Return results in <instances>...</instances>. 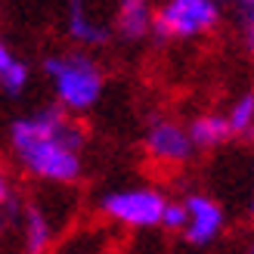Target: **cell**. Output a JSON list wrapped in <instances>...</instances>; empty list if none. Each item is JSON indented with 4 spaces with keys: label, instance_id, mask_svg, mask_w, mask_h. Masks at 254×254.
<instances>
[{
    "label": "cell",
    "instance_id": "1",
    "mask_svg": "<svg viewBox=\"0 0 254 254\" xmlns=\"http://www.w3.org/2000/svg\"><path fill=\"white\" fill-rule=\"evenodd\" d=\"M84 127L65 109H37L9 127V146L25 171L47 183H74L84 174Z\"/></svg>",
    "mask_w": 254,
    "mask_h": 254
},
{
    "label": "cell",
    "instance_id": "2",
    "mask_svg": "<svg viewBox=\"0 0 254 254\" xmlns=\"http://www.w3.org/2000/svg\"><path fill=\"white\" fill-rule=\"evenodd\" d=\"M44 74L59 109H65L68 115H84L90 112L99 96L106 90V74L99 68V62L90 56V50H62L44 59Z\"/></svg>",
    "mask_w": 254,
    "mask_h": 254
},
{
    "label": "cell",
    "instance_id": "3",
    "mask_svg": "<svg viewBox=\"0 0 254 254\" xmlns=\"http://www.w3.org/2000/svg\"><path fill=\"white\" fill-rule=\"evenodd\" d=\"M223 6L217 0H161L155 6L152 34L161 41H201L220 28Z\"/></svg>",
    "mask_w": 254,
    "mask_h": 254
},
{
    "label": "cell",
    "instance_id": "4",
    "mask_svg": "<svg viewBox=\"0 0 254 254\" xmlns=\"http://www.w3.org/2000/svg\"><path fill=\"white\" fill-rule=\"evenodd\" d=\"M164 198L158 189L136 186V189H115V192L103 195L99 211L118 226H133V230H149V226H161L164 214Z\"/></svg>",
    "mask_w": 254,
    "mask_h": 254
},
{
    "label": "cell",
    "instance_id": "5",
    "mask_svg": "<svg viewBox=\"0 0 254 254\" xmlns=\"http://www.w3.org/2000/svg\"><path fill=\"white\" fill-rule=\"evenodd\" d=\"M143 146H146V155L152 161L168 164V168L186 164L192 158V152H195L186 124L174 121V118H152L146 133H143Z\"/></svg>",
    "mask_w": 254,
    "mask_h": 254
},
{
    "label": "cell",
    "instance_id": "6",
    "mask_svg": "<svg viewBox=\"0 0 254 254\" xmlns=\"http://www.w3.org/2000/svg\"><path fill=\"white\" fill-rule=\"evenodd\" d=\"M180 205L186 211V223L180 230L183 239L189 245H211L223 230V208L211 195H201V192L186 195Z\"/></svg>",
    "mask_w": 254,
    "mask_h": 254
},
{
    "label": "cell",
    "instance_id": "7",
    "mask_svg": "<svg viewBox=\"0 0 254 254\" xmlns=\"http://www.w3.org/2000/svg\"><path fill=\"white\" fill-rule=\"evenodd\" d=\"M65 34L78 50H96V47L109 44L112 28L90 6V0H68L65 3Z\"/></svg>",
    "mask_w": 254,
    "mask_h": 254
},
{
    "label": "cell",
    "instance_id": "8",
    "mask_svg": "<svg viewBox=\"0 0 254 254\" xmlns=\"http://www.w3.org/2000/svg\"><path fill=\"white\" fill-rule=\"evenodd\" d=\"M155 0H115V25L118 37H124L127 44H139L152 34V22H155Z\"/></svg>",
    "mask_w": 254,
    "mask_h": 254
},
{
    "label": "cell",
    "instance_id": "9",
    "mask_svg": "<svg viewBox=\"0 0 254 254\" xmlns=\"http://www.w3.org/2000/svg\"><path fill=\"white\" fill-rule=\"evenodd\" d=\"M186 130H189V139H192L195 149H217L233 136L226 115H220V112H205V115L192 118L186 124Z\"/></svg>",
    "mask_w": 254,
    "mask_h": 254
},
{
    "label": "cell",
    "instance_id": "10",
    "mask_svg": "<svg viewBox=\"0 0 254 254\" xmlns=\"http://www.w3.org/2000/svg\"><path fill=\"white\" fill-rule=\"evenodd\" d=\"M31 81V68L12 53V47L0 34V90L6 96H22Z\"/></svg>",
    "mask_w": 254,
    "mask_h": 254
},
{
    "label": "cell",
    "instance_id": "11",
    "mask_svg": "<svg viewBox=\"0 0 254 254\" xmlns=\"http://www.w3.org/2000/svg\"><path fill=\"white\" fill-rule=\"evenodd\" d=\"M53 245V220L44 208L28 205L25 211V251L28 254H47Z\"/></svg>",
    "mask_w": 254,
    "mask_h": 254
},
{
    "label": "cell",
    "instance_id": "12",
    "mask_svg": "<svg viewBox=\"0 0 254 254\" xmlns=\"http://www.w3.org/2000/svg\"><path fill=\"white\" fill-rule=\"evenodd\" d=\"M226 124H230L233 136H254V90L242 93L226 112Z\"/></svg>",
    "mask_w": 254,
    "mask_h": 254
},
{
    "label": "cell",
    "instance_id": "13",
    "mask_svg": "<svg viewBox=\"0 0 254 254\" xmlns=\"http://www.w3.org/2000/svg\"><path fill=\"white\" fill-rule=\"evenodd\" d=\"M183 223H186L183 205H180V201H168V205H164V214H161V226H164V230H171V233H180Z\"/></svg>",
    "mask_w": 254,
    "mask_h": 254
},
{
    "label": "cell",
    "instance_id": "14",
    "mask_svg": "<svg viewBox=\"0 0 254 254\" xmlns=\"http://www.w3.org/2000/svg\"><path fill=\"white\" fill-rule=\"evenodd\" d=\"M242 41L248 47V53L254 56V3L242 12Z\"/></svg>",
    "mask_w": 254,
    "mask_h": 254
},
{
    "label": "cell",
    "instance_id": "15",
    "mask_svg": "<svg viewBox=\"0 0 254 254\" xmlns=\"http://www.w3.org/2000/svg\"><path fill=\"white\" fill-rule=\"evenodd\" d=\"M217 3H220V6H226V9H236L239 16H242V12L254 3V0H217Z\"/></svg>",
    "mask_w": 254,
    "mask_h": 254
},
{
    "label": "cell",
    "instance_id": "16",
    "mask_svg": "<svg viewBox=\"0 0 254 254\" xmlns=\"http://www.w3.org/2000/svg\"><path fill=\"white\" fill-rule=\"evenodd\" d=\"M9 198V180H6V174H3V168H0V205Z\"/></svg>",
    "mask_w": 254,
    "mask_h": 254
},
{
    "label": "cell",
    "instance_id": "17",
    "mask_svg": "<svg viewBox=\"0 0 254 254\" xmlns=\"http://www.w3.org/2000/svg\"><path fill=\"white\" fill-rule=\"evenodd\" d=\"M248 254H254V245H251V248H248Z\"/></svg>",
    "mask_w": 254,
    "mask_h": 254
}]
</instances>
